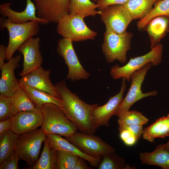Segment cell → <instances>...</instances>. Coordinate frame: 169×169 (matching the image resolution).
<instances>
[{
  "label": "cell",
  "instance_id": "23",
  "mask_svg": "<svg viewBox=\"0 0 169 169\" xmlns=\"http://www.w3.org/2000/svg\"><path fill=\"white\" fill-rule=\"evenodd\" d=\"M20 86L25 90L35 105L40 109L47 104H53L61 108L63 106V102L59 97L43 90L28 86Z\"/></svg>",
  "mask_w": 169,
  "mask_h": 169
},
{
  "label": "cell",
  "instance_id": "4",
  "mask_svg": "<svg viewBox=\"0 0 169 169\" xmlns=\"http://www.w3.org/2000/svg\"><path fill=\"white\" fill-rule=\"evenodd\" d=\"M46 137L41 128L18 135L14 152L27 163L29 168L32 167L39 159L41 146Z\"/></svg>",
  "mask_w": 169,
  "mask_h": 169
},
{
  "label": "cell",
  "instance_id": "10",
  "mask_svg": "<svg viewBox=\"0 0 169 169\" xmlns=\"http://www.w3.org/2000/svg\"><path fill=\"white\" fill-rule=\"evenodd\" d=\"M56 50L67 65L68 72L67 78L71 81L88 79L90 74L80 63L74 49L73 41L63 38L58 42Z\"/></svg>",
  "mask_w": 169,
  "mask_h": 169
},
{
  "label": "cell",
  "instance_id": "31",
  "mask_svg": "<svg viewBox=\"0 0 169 169\" xmlns=\"http://www.w3.org/2000/svg\"><path fill=\"white\" fill-rule=\"evenodd\" d=\"M149 121L141 112L136 110H128L118 118L119 126L140 125H143Z\"/></svg>",
  "mask_w": 169,
  "mask_h": 169
},
{
  "label": "cell",
  "instance_id": "35",
  "mask_svg": "<svg viewBox=\"0 0 169 169\" xmlns=\"http://www.w3.org/2000/svg\"><path fill=\"white\" fill-rule=\"evenodd\" d=\"M19 158L14 152L0 164V169H18Z\"/></svg>",
  "mask_w": 169,
  "mask_h": 169
},
{
  "label": "cell",
  "instance_id": "21",
  "mask_svg": "<svg viewBox=\"0 0 169 169\" xmlns=\"http://www.w3.org/2000/svg\"><path fill=\"white\" fill-rule=\"evenodd\" d=\"M144 140L152 142L155 138H164L169 136V113L156 120L145 128L142 135Z\"/></svg>",
  "mask_w": 169,
  "mask_h": 169
},
{
  "label": "cell",
  "instance_id": "2",
  "mask_svg": "<svg viewBox=\"0 0 169 169\" xmlns=\"http://www.w3.org/2000/svg\"><path fill=\"white\" fill-rule=\"evenodd\" d=\"M39 23L36 21H30L23 23H15L7 18L0 17V29L5 28L8 30L9 36L8 43L6 49V60L11 58L19 47L24 42L40 32Z\"/></svg>",
  "mask_w": 169,
  "mask_h": 169
},
{
  "label": "cell",
  "instance_id": "26",
  "mask_svg": "<svg viewBox=\"0 0 169 169\" xmlns=\"http://www.w3.org/2000/svg\"><path fill=\"white\" fill-rule=\"evenodd\" d=\"M98 8V4L91 0H70L69 14L77 15L84 18L95 16L100 14V11L96 10Z\"/></svg>",
  "mask_w": 169,
  "mask_h": 169
},
{
  "label": "cell",
  "instance_id": "11",
  "mask_svg": "<svg viewBox=\"0 0 169 169\" xmlns=\"http://www.w3.org/2000/svg\"><path fill=\"white\" fill-rule=\"evenodd\" d=\"M100 11V18L106 31L118 33H125L133 20L128 11L121 5L109 6Z\"/></svg>",
  "mask_w": 169,
  "mask_h": 169
},
{
  "label": "cell",
  "instance_id": "40",
  "mask_svg": "<svg viewBox=\"0 0 169 169\" xmlns=\"http://www.w3.org/2000/svg\"><path fill=\"white\" fill-rule=\"evenodd\" d=\"M6 48L4 45H0V69L5 63L4 60L6 59Z\"/></svg>",
  "mask_w": 169,
  "mask_h": 169
},
{
  "label": "cell",
  "instance_id": "27",
  "mask_svg": "<svg viewBox=\"0 0 169 169\" xmlns=\"http://www.w3.org/2000/svg\"><path fill=\"white\" fill-rule=\"evenodd\" d=\"M57 151L51 149L46 137L40 157L30 169H56Z\"/></svg>",
  "mask_w": 169,
  "mask_h": 169
},
{
  "label": "cell",
  "instance_id": "19",
  "mask_svg": "<svg viewBox=\"0 0 169 169\" xmlns=\"http://www.w3.org/2000/svg\"><path fill=\"white\" fill-rule=\"evenodd\" d=\"M62 136L56 134L46 135L51 149L64 151L75 155L87 161L92 166L97 167L101 159L87 155Z\"/></svg>",
  "mask_w": 169,
  "mask_h": 169
},
{
  "label": "cell",
  "instance_id": "18",
  "mask_svg": "<svg viewBox=\"0 0 169 169\" xmlns=\"http://www.w3.org/2000/svg\"><path fill=\"white\" fill-rule=\"evenodd\" d=\"M21 59L20 54L13 57L0 69V94L11 97L20 87L19 80L15 76L14 71L19 67Z\"/></svg>",
  "mask_w": 169,
  "mask_h": 169
},
{
  "label": "cell",
  "instance_id": "22",
  "mask_svg": "<svg viewBox=\"0 0 169 169\" xmlns=\"http://www.w3.org/2000/svg\"><path fill=\"white\" fill-rule=\"evenodd\" d=\"M139 158L141 163L161 167L162 169H169V152L164 150L159 145L152 152H141Z\"/></svg>",
  "mask_w": 169,
  "mask_h": 169
},
{
  "label": "cell",
  "instance_id": "24",
  "mask_svg": "<svg viewBox=\"0 0 169 169\" xmlns=\"http://www.w3.org/2000/svg\"><path fill=\"white\" fill-rule=\"evenodd\" d=\"M11 98V111L10 117L21 112L36 110L39 109L32 101L25 90L20 86Z\"/></svg>",
  "mask_w": 169,
  "mask_h": 169
},
{
  "label": "cell",
  "instance_id": "37",
  "mask_svg": "<svg viewBox=\"0 0 169 169\" xmlns=\"http://www.w3.org/2000/svg\"><path fill=\"white\" fill-rule=\"evenodd\" d=\"M143 126L140 125L119 126L118 129L119 130L125 129H129L132 132L139 140L142 135L144 132Z\"/></svg>",
  "mask_w": 169,
  "mask_h": 169
},
{
  "label": "cell",
  "instance_id": "17",
  "mask_svg": "<svg viewBox=\"0 0 169 169\" xmlns=\"http://www.w3.org/2000/svg\"><path fill=\"white\" fill-rule=\"evenodd\" d=\"M12 3H5L0 4V13L2 17L7 18L11 22L15 23H23L30 21H36L40 24H46L47 21L38 17L36 15L35 4L31 0H26V5L24 10L18 12L10 7Z\"/></svg>",
  "mask_w": 169,
  "mask_h": 169
},
{
  "label": "cell",
  "instance_id": "3",
  "mask_svg": "<svg viewBox=\"0 0 169 169\" xmlns=\"http://www.w3.org/2000/svg\"><path fill=\"white\" fill-rule=\"evenodd\" d=\"M40 109L43 116L41 129L46 135L56 134L66 138L77 132V127L67 117L61 107L47 104Z\"/></svg>",
  "mask_w": 169,
  "mask_h": 169
},
{
  "label": "cell",
  "instance_id": "38",
  "mask_svg": "<svg viewBox=\"0 0 169 169\" xmlns=\"http://www.w3.org/2000/svg\"><path fill=\"white\" fill-rule=\"evenodd\" d=\"M11 123L10 118L0 121V138L10 129Z\"/></svg>",
  "mask_w": 169,
  "mask_h": 169
},
{
  "label": "cell",
  "instance_id": "9",
  "mask_svg": "<svg viewBox=\"0 0 169 169\" xmlns=\"http://www.w3.org/2000/svg\"><path fill=\"white\" fill-rule=\"evenodd\" d=\"M152 65L151 63H148L131 75L129 90L115 115L118 118L129 110L131 107L136 102L146 97L156 96L157 94V90L143 93L141 90V86L146 74Z\"/></svg>",
  "mask_w": 169,
  "mask_h": 169
},
{
  "label": "cell",
  "instance_id": "28",
  "mask_svg": "<svg viewBox=\"0 0 169 169\" xmlns=\"http://www.w3.org/2000/svg\"><path fill=\"white\" fill-rule=\"evenodd\" d=\"M166 16L169 17V0H158L155 3L147 15L140 20L137 23L138 29H144L147 23L152 19L159 16Z\"/></svg>",
  "mask_w": 169,
  "mask_h": 169
},
{
  "label": "cell",
  "instance_id": "34",
  "mask_svg": "<svg viewBox=\"0 0 169 169\" xmlns=\"http://www.w3.org/2000/svg\"><path fill=\"white\" fill-rule=\"evenodd\" d=\"M119 131L120 138L126 146H133L139 140L136 136L129 129H125Z\"/></svg>",
  "mask_w": 169,
  "mask_h": 169
},
{
  "label": "cell",
  "instance_id": "12",
  "mask_svg": "<svg viewBox=\"0 0 169 169\" xmlns=\"http://www.w3.org/2000/svg\"><path fill=\"white\" fill-rule=\"evenodd\" d=\"M34 3L37 16L49 23H57L69 14L70 0H31Z\"/></svg>",
  "mask_w": 169,
  "mask_h": 169
},
{
  "label": "cell",
  "instance_id": "13",
  "mask_svg": "<svg viewBox=\"0 0 169 169\" xmlns=\"http://www.w3.org/2000/svg\"><path fill=\"white\" fill-rule=\"evenodd\" d=\"M120 91L115 95L110 97L105 104L97 106L92 113L93 121L97 129L101 126H108L109 120L115 114L118 108L123 99L124 92L126 90V80L122 78Z\"/></svg>",
  "mask_w": 169,
  "mask_h": 169
},
{
  "label": "cell",
  "instance_id": "42",
  "mask_svg": "<svg viewBox=\"0 0 169 169\" xmlns=\"http://www.w3.org/2000/svg\"><path fill=\"white\" fill-rule=\"evenodd\" d=\"M91 0L94 2H96L97 0Z\"/></svg>",
  "mask_w": 169,
  "mask_h": 169
},
{
  "label": "cell",
  "instance_id": "32",
  "mask_svg": "<svg viewBox=\"0 0 169 169\" xmlns=\"http://www.w3.org/2000/svg\"><path fill=\"white\" fill-rule=\"evenodd\" d=\"M57 151L56 169H74L79 156L60 151Z\"/></svg>",
  "mask_w": 169,
  "mask_h": 169
},
{
  "label": "cell",
  "instance_id": "1",
  "mask_svg": "<svg viewBox=\"0 0 169 169\" xmlns=\"http://www.w3.org/2000/svg\"><path fill=\"white\" fill-rule=\"evenodd\" d=\"M54 86L59 97L63 103L61 108L67 117L80 131L94 134L97 129L93 121L92 113L98 104H90L84 102L68 88L65 79Z\"/></svg>",
  "mask_w": 169,
  "mask_h": 169
},
{
  "label": "cell",
  "instance_id": "39",
  "mask_svg": "<svg viewBox=\"0 0 169 169\" xmlns=\"http://www.w3.org/2000/svg\"><path fill=\"white\" fill-rule=\"evenodd\" d=\"M86 160L83 158L79 157L77 162L74 169H91L92 168L89 166L86 162Z\"/></svg>",
  "mask_w": 169,
  "mask_h": 169
},
{
  "label": "cell",
  "instance_id": "30",
  "mask_svg": "<svg viewBox=\"0 0 169 169\" xmlns=\"http://www.w3.org/2000/svg\"><path fill=\"white\" fill-rule=\"evenodd\" d=\"M98 169H134L126 165L123 157L115 153H110L103 156L97 167Z\"/></svg>",
  "mask_w": 169,
  "mask_h": 169
},
{
  "label": "cell",
  "instance_id": "20",
  "mask_svg": "<svg viewBox=\"0 0 169 169\" xmlns=\"http://www.w3.org/2000/svg\"><path fill=\"white\" fill-rule=\"evenodd\" d=\"M144 29L149 36L150 47L152 49L169 32V17H156L149 21Z\"/></svg>",
  "mask_w": 169,
  "mask_h": 169
},
{
  "label": "cell",
  "instance_id": "33",
  "mask_svg": "<svg viewBox=\"0 0 169 169\" xmlns=\"http://www.w3.org/2000/svg\"><path fill=\"white\" fill-rule=\"evenodd\" d=\"M11 111V97L0 94V120L10 118Z\"/></svg>",
  "mask_w": 169,
  "mask_h": 169
},
{
  "label": "cell",
  "instance_id": "15",
  "mask_svg": "<svg viewBox=\"0 0 169 169\" xmlns=\"http://www.w3.org/2000/svg\"><path fill=\"white\" fill-rule=\"evenodd\" d=\"M10 119V130L19 135L35 130L41 126L43 116L41 109L23 111L14 115Z\"/></svg>",
  "mask_w": 169,
  "mask_h": 169
},
{
  "label": "cell",
  "instance_id": "29",
  "mask_svg": "<svg viewBox=\"0 0 169 169\" xmlns=\"http://www.w3.org/2000/svg\"><path fill=\"white\" fill-rule=\"evenodd\" d=\"M18 136L10 129L0 138V164L13 153Z\"/></svg>",
  "mask_w": 169,
  "mask_h": 169
},
{
  "label": "cell",
  "instance_id": "14",
  "mask_svg": "<svg viewBox=\"0 0 169 169\" xmlns=\"http://www.w3.org/2000/svg\"><path fill=\"white\" fill-rule=\"evenodd\" d=\"M39 37L28 39L18 48V51L23 56V69L19 74L21 77L36 69L43 62L40 50Z\"/></svg>",
  "mask_w": 169,
  "mask_h": 169
},
{
  "label": "cell",
  "instance_id": "41",
  "mask_svg": "<svg viewBox=\"0 0 169 169\" xmlns=\"http://www.w3.org/2000/svg\"><path fill=\"white\" fill-rule=\"evenodd\" d=\"M159 146L163 150L169 152V141L165 144H160Z\"/></svg>",
  "mask_w": 169,
  "mask_h": 169
},
{
  "label": "cell",
  "instance_id": "16",
  "mask_svg": "<svg viewBox=\"0 0 169 169\" xmlns=\"http://www.w3.org/2000/svg\"><path fill=\"white\" fill-rule=\"evenodd\" d=\"M51 72L50 70L44 69L41 65L21 77L19 79L20 86H26L41 90L59 97L56 88L50 78Z\"/></svg>",
  "mask_w": 169,
  "mask_h": 169
},
{
  "label": "cell",
  "instance_id": "5",
  "mask_svg": "<svg viewBox=\"0 0 169 169\" xmlns=\"http://www.w3.org/2000/svg\"><path fill=\"white\" fill-rule=\"evenodd\" d=\"M132 33H116L105 30L101 47L106 61L113 62L117 60L122 64L126 61V55L131 49Z\"/></svg>",
  "mask_w": 169,
  "mask_h": 169
},
{
  "label": "cell",
  "instance_id": "25",
  "mask_svg": "<svg viewBox=\"0 0 169 169\" xmlns=\"http://www.w3.org/2000/svg\"><path fill=\"white\" fill-rule=\"evenodd\" d=\"M158 0H128L122 5L133 19L141 20L145 18Z\"/></svg>",
  "mask_w": 169,
  "mask_h": 169
},
{
  "label": "cell",
  "instance_id": "7",
  "mask_svg": "<svg viewBox=\"0 0 169 169\" xmlns=\"http://www.w3.org/2000/svg\"><path fill=\"white\" fill-rule=\"evenodd\" d=\"M84 18L77 15H64L57 23V32L63 38L77 42L95 39L97 33L86 25Z\"/></svg>",
  "mask_w": 169,
  "mask_h": 169
},
{
  "label": "cell",
  "instance_id": "6",
  "mask_svg": "<svg viewBox=\"0 0 169 169\" xmlns=\"http://www.w3.org/2000/svg\"><path fill=\"white\" fill-rule=\"evenodd\" d=\"M163 49L162 45L159 43L147 53L134 58H131L125 65L121 67L117 64L113 66L110 69V74L114 79L124 78L129 82L131 75L148 63H151L154 66L159 64L162 61Z\"/></svg>",
  "mask_w": 169,
  "mask_h": 169
},
{
  "label": "cell",
  "instance_id": "8",
  "mask_svg": "<svg viewBox=\"0 0 169 169\" xmlns=\"http://www.w3.org/2000/svg\"><path fill=\"white\" fill-rule=\"evenodd\" d=\"M66 139L85 154L100 159L104 155L116 151L114 147L94 134L76 132Z\"/></svg>",
  "mask_w": 169,
  "mask_h": 169
},
{
  "label": "cell",
  "instance_id": "36",
  "mask_svg": "<svg viewBox=\"0 0 169 169\" xmlns=\"http://www.w3.org/2000/svg\"><path fill=\"white\" fill-rule=\"evenodd\" d=\"M128 0H97L96 3L98 4V9L101 10L105 8L110 5H123Z\"/></svg>",
  "mask_w": 169,
  "mask_h": 169
}]
</instances>
